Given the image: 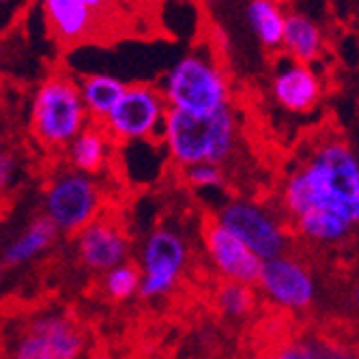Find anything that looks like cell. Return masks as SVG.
Wrapping results in <instances>:
<instances>
[{
  "instance_id": "1",
  "label": "cell",
  "mask_w": 359,
  "mask_h": 359,
  "mask_svg": "<svg viewBox=\"0 0 359 359\" xmlns=\"http://www.w3.org/2000/svg\"><path fill=\"white\" fill-rule=\"evenodd\" d=\"M276 209L292 237L338 248L359 226V157L344 134H316L280 183Z\"/></svg>"
},
{
  "instance_id": "2",
  "label": "cell",
  "mask_w": 359,
  "mask_h": 359,
  "mask_svg": "<svg viewBox=\"0 0 359 359\" xmlns=\"http://www.w3.org/2000/svg\"><path fill=\"white\" fill-rule=\"evenodd\" d=\"M159 142L181 170L196 164H228L241 144V116L233 106L211 114L170 110L161 125Z\"/></svg>"
},
{
  "instance_id": "3",
  "label": "cell",
  "mask_w": 359,
  "mask_h": 359,
  "mask_svg": "<svg viewBox=\"0 0 359 359\" xmlns=\"http://www.w3.org/2000/svg\"><path fill=\"white\" fill-rule=\"evenodd\" d=\"M142 0H41L48 32L60 46L110 41L134 30Z\"/></svg>"
},
{
  "instance_id": "4",
  "label": "cell",
  "mask_w": 359,
  "mask_h": 359,
  "mask_svg": "<svg viewBox=\"0 0 359 359\" xmlns=\"http://www.w3.org/2000/svg\"><path fill=\"white\" fill-rule=\"evenodd\" d=\"M170 110L211 114L233 106V84L211 48H196L181 56L159 82Z\"/></svg>"
},
{
  "instance_id": "5",
  "label": "cell",
  "mask_w": 359,
  "mask_h": 359,
  "mask_svg": "<svg viewBox=\"0 0 359 359\" xmlns=\"http://www.w3.org/2000/svg\"><path fill=\"white\" fill-rule=\"evenodd\" d=\"M88 123L78 78L65 69L48 74L30 100L32 138L48 151H65Z\"/></svg>"
},
{
  "instance_id": "6",
  "label": "cell",
  "mask_w": 359,
  "mask_h": 359,
  "mask_svg": "<svg viewBox=\"0 0 359 359\" xmlns=\"http://www.w3.org/2000/svg\"><path fill=\"white\" fill-rule=\"evenodd\" d=\"M104 191L97 177L72 170H56L43 189V217L56 233L76 235L102 215Z\"/></svg>"
},
{
  "instance_id": "7",
  "label": "cell",
  "mask_w": 359,
  "mask_h": 359,
  "mask_svg": "<svg viewBox=\"0 0 359 359\" xmlns=\"http://www.w3.org/2000/svg\"><path fill=\"white\" fill-rule=\"evenodd\" d=\"M88 338L80 323L60 310L26 318L11 342V359H84Z\"/></svg>"
},
{
  "instance_id": "8",
  "label": "cell",
  "mask_w": 359,
  "mask_h": 359,
  "mask_svg": "<svg viewBox=\"0 0 359 359\" xmlns=\"http://www.w3.org/2000/svg\"><path fill=\"white\" fill-rule=\"evenodd\" d=\"M215 219L245 243L260 260L282 256L290 250L292 235L280 211L256 198L226 201Z\"/></svg>"
},
{
  "instance_id": "9",
  "label": "cell",
  "mask_w": 359,
  "mask_h": 359,
  "mask_svg": "<svg viewBox=\"0 0 359 359\" xmlns=\"http://www.w3.org/2000/svg\"><path fill=\"white\" fill-rule=\"evenodd\" d=\"M189 243L185 235L172 226H157L144 237L136 267L140 271L142 299H161L179 286L189 265Z\"/></svg>"
},
{
  "instance_id": "10",
  "label": "cell",
  "mask_w": 359,
  "mask_h": 359,
  "mask_svg": "<svg viewBox=\"0 0 359 359\" xmlns=\"http://www.w3.org/2000/svg\"><path fill=\"white\" fill-rule=\"evenodd\" d=\"M168 106L157 84H127L110 114L100 123L114 144L159 142Z\"/></svg>"
},
{
  "instance_id": "11",
  "label": "cell",
  "mask_w": 359,
  "mask_h": 359,
  "mask_svg": "<svg viewBox=\"0 0 359 359\" xmlns=\"http://www.w3.org/2000/svg\"><path fill=\"white\" fill-rule=\"evenodd\" d=\"M254 286L269 304L288 312H306L318 297L314 271L290 252L263 260Z\"/></svg>"
},
{
  "instance_id": "12",
  "label": "cell",
  "mask_w": 359,
  "mask_h": 359,
  "mask_svg": "<svg viewBox=\"0 0 359 359\" xmlns=\"http://www.w3.org/2000/svg\"><path fill=\"white\" fill-rule=\"evenodd\" d=\"M203 252L224 282L254 286L263 265V260L231 231H226L215 217L207 219L203 226Z\"/></svg>"
},
{
  "instance_id": "13",
  "label": "cell",
  "mask_w": 359,
  "mask_h": 359,
  "mask_svg": "<svg viewBox=\"0 0 359 359\" xmlns=\"http://www.w3.org/2000/svg\"><path fill=\"white\" fill-rule=\"evenodd\" d=\"M76 254L88 271L102 276L127 263L132 256V239L118 222L100 215L76 233Z\"/></svg>"
},
{
  "instance_id": "14",
  "label": "cell",
  "mask_w": 359,
  "mask_h": 359,
  "mask_svg": "<svg viewBox=\"0 0 359 359\" xmlns=\"http://www.w3.org/2000/svg\"><path fill=\"white\" fill-rule=\"evenodd\" d=\"M271 100L290 114H308L323 100V80L314 65L282 58L269 82Z\"/></svg>"
},
{
  "instance_id": "15",
  "label": "cell",
  "mask_w": 359,
  "mask_h": 359,
  "mask_svg": "<svg viewBox=\"0 0 359 359\" xmlns=\"http://www.w3.org/2000/svg\"><path fill=\"white\" fill-rule=\"evenodd\" d=\"M114 142L106 134V129L100 123H88L82 132L67 144L65 157L72 170L97 177L106 170L108 161L112 157Z\"/></svg>"
},
{
  "instance_id": "16",
  "label": "cell",
  "mask_w": 359,
  "mask_h": 359,
  "mask_svg": "<svg viewBox=\"0 0 359 359\" xmlns=\"http://www.w3.org/2000/svg\"><path fill=\"white\" fill-rule=\"evenodd\" d=\"M284 58L302 65H314L325 54V35L320 26L302 11H286L282 43Z\"/></svg>"
},
{
  "instance_id": "17",
  "label": "cell",
  "mask_w": 359,
  "mask_h": 359,
  "mask_svg": "<svg viewBox=\"0 0 359 359\" xmlns=\"http://www.w3.org/2000/svg\"><path fill=\"white\" fill-rule=\"evenodd\" d=\"M56 235V228L43 215L35 217L18 237L9 241L0 260L5 263V267H22L26 263H32L52 248Z\"/></svg>"
},
{
  "instance_id": "18",
  "label": "cell",
  "mask_w": 359,
  "mask_h": 359,
  "mask_svg": "<svg viewBox=\"0 0 359 359\" xmlns=\"http://www.w3.org/2000/svg\"><path fill=\"white\" fill-rule=\"evenodd\" d=\"M125 86L127 84L112 74H88L78 80L80 100L90 123H102L110 114Z\"/></svg>"
},
{
  "instance_id": "19",
  "label": "cell",
  "mask_w": 359,
  "mask_h": 359,
  "mask_svg": "<svg viewBox=\"0 0 359 359\" xmlns=\"http://www.w3.org/2000/svg\"><path fill=\"white\" fill-rule=\"evenodd\" d=\"M260 359H357V355L344 342L320 336H304L280 344Z\"/></svg>"
},
{
  "instance_id": "20",
  "label": "cell",
  "mask_w": 359,
  "mask_h": 359,
  "mask_svg": "<svg viewBox=\"0 0 359 359\" xmlns=\"http://www.w3.org/2000/svg\"><path fill=\"white\" fill-rule=\"evenodd\" d=\"M245 18H248L252 35L256 37L260 46L267 50L280 48L286 9L273 5L271 0H250L245 9Z\"/></svg>"
},
{
  "instance_id": "21",
  "label": "cell",
  "mask_w": 359,
  "mask_h": 359,
  "mask_svg": "<svg viewBox=\"0 0 359 359\" xmlns=\"http://www.w3.org/2000/svg\"><path fill=\"white\" fill-rule=\"evenodd\" d=\"M215 306L228 318H245L254 312L256 292L248 284L237 282H222L215 292Z\"/></svg>"
},
{
  "instance_id": "22",
  "label": "cell",
  "mask_w": 359,
  "mask_h": 359,
  "mask_svg": "<svg viewBox=\"0 0 359 359\" xmlns=\"http://www.w3.org/2000/svg\"><path fill=\"white\" fill-rule=\"evenodd\" d=\"M102 288L112 302H127L138 295L140 290V271L136 263L127 260L106 273H102Z\"/></svg>"
},
{
  "instance_id": "23",
  "label": "cell",
  "mask_w": 359,
  "mask_h": 359,
  "mask_svg": "<svg viewBox=\"0 0 359 359\" xmlns=\"http://www.w3.org/2000/svg\"><path fill=\"white\" fill-rule=\"evenodd\" d=\"M183 179L191 189L211 191V189H222L226 185V170L213 164H196L183 170Z\"/></svg>"
},
{
  "instance_id": "24",
  "label": "cell",
  "mask_w": 359,
  "mask_h": 359,
  "mask_svg": "<svg viewBox=\"0 0 359 359\" xmlns=\"http://www.w3.org/2000/svg\"><path fill=\"white\" fill-rule=\"evenodd\" d=\"M18 179V159L9 151H0V194L13 187Z\"/></svg>"
},
{
  "instance_id": "25",
  "label": "cell",
  "mask_w": 359,
  "mask_h": 359,
  "mask_svg": "<svg viewBox=\"0 0 359 359\" xmlns=\"http://www.w3.org/2000/svg\"><path fill=\"white\" fill-rule=\"evenodd\" d=\"M84 359H112V355H108V353H93V355H86Z\"/></svg>"
},
{
  "instance_id": "26",
  "label": "cell",
  "mask_w": 359,
  "mask_h": 359,
  "mask_svg": "<svg viewBox=\"0 0 359 359\" xmlns=\"http://www.w3.org/2000/svg\"><path fill=\"white\" fill-rule=\"evenodd\" d=\"M273 5H278V7H282V9H286V7H290L292 3H295V0H271Z\"/></svg>"
},
{
  "instance_id": "27",
  "label": "cell",
  "mask_w": 359,
  "mask_h": 359,
  "mask_svg": "<svg viewBox=\"0 0 359 359\" xmlns=\"http://www.w3.org/2000/svg\"><path fill=\"white\" fill-rule=\"evenodd\" d=\"M5 271H7V267H5L3 260H0V282H3V278H5Z\"/></svg>"
},
{
  "instance_id": "28",
  "label": "cell",
  "mask_w": 359,
  "mask_h": 359,
  "mask_svg": "<svg viewBox=\"0 0 359 359\" xmlns=\"http://www.w3.org/2000/svg\"><path fill=\"white\" fill-rule=\"evenodd\" d=\"M5 3H9V0H0V7H3Z\"/></svg>"
}]
</instances>
